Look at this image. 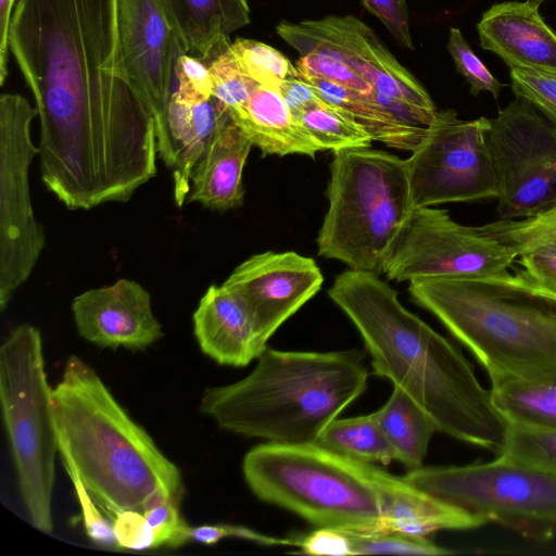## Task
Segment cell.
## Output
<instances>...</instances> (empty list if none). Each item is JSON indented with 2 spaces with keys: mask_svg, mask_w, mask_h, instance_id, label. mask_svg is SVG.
I'll return each mask as SVG.
<instances>
[{
  "mask_svg": "<svg viewBox=\"0 0 556 556\" xmlns=\"http://www.w3.org/2000/svg\"><path fill=\"white\" fill-rule=\"evenodd\" d=\"M179 505L163 494L152 496L144 504L142 513L154 532L156 548L178 547L188 542L189 525L182 519Z\"/></svg>",
  "mask_w": 556,
  "mask_h": 556,
  "instance_id": "8d00e7d4",
  "label": "cell"
},
{
  "mask_svg": "<svg viewBox=\"0 0 556 556\" xmlns=\"http://www.w3.org/2000/svg\"><path fill=\"white\" fill-rule=\"evenodd\" d=\"M488 142L501 219L532 216L556 204V130L530 103L515 98L490 119Z\"/></svg>",
  "mask_w": 556,
  "mask_h": 556,
  "instance_id": "4fadbf2b",
  "label": "cell"
},
{
  "mask_svg": "<svg viewBox=\"0 0 556 556\" xmlns=\"http://www.w3.org/2000/svg\"><path fill=\"white\" fill-rule=\"evenodd\" d=\"M346 532L352 556L376 554L446 555L453 553L434 544L426 535L394 530Z\"/></svg>",
  "mask_w": 556,
  "mask_h": 556,
  "instance_id": "d6a6232c",
  "label": "cell"
},
{
  "mask_svg": "<svg viewBox=\"0 0 556 556\" xmlns=\"http://www.w3.org/2000/svg\"><path fill=\"white\" fill-rule=\"evenodd\" d=\"M362 4L383 23L400 46L414 49L406 0H362Z\"/></svg>",
  "mask_w": 556,
  "mask_h": 556,
  "instance_id": "7bdbcfd3",
  "label": "cell"
},
{
  "mask_svg": "<svg viewBox=\"0 0 556 556\" xmlns=\"http://www.w3.org/2000/svg\"><path fill=\"white\" fill-rule=\"evenodd\" d=\"M413 301L433 314L489 377L556 370V291L523 270L409 281Z\"/></svg>",
  "mask_w": 556,
  "mask_h": 556,
  "instance_id": "5b68a950",
  "label": "cell"
},
{
  "mask_svg": "<svg viewBox=\"0 0 556 556\" xmlns=\"http://www.w3.org/2000/svg\"><path fill=\"white\" fill-rule=\"evenodd\" d=\"M530 1L531 3L535 4V5H540L542 2H544L545 0H528Z\"/></svg>",
  "mask_w": 556,
  "mask_h": 556,
  "instance_id": "c3c4849f",
  "label": "cell"
},
{
  "mask_svg": "<svg viewBox=\"0 0 556 556\" xmlns=\"http://www.w3.org/2000/svg\"><path fill=\"white\" fill-rule=\"evenodd\" d=\"M228 111L214 98L188 101L173 91L168 104L167 125L174 150V195L181 206L190 191L191 173L203 154L217 126Z\"/></svg>",
  "mask_w": 556,
  "mask_h": 556,
  "instance_id": "603a6c76",
  "label": "cell"
},
{
  "mask_svg": "<svg viewBox=\"0 0 556 556\" xmlns=\"http://www.w3.org/2000/svg\"><path fill=\"white\" fill-rule=\"evenodd\" d=\"M477 230L514 249L518 256L542 245L556 247V204L532 216L498 219Z\"/></svg>",
  "mask_w": 556,
  "mask_h": 556,
  "instance_id": "f546056e",
  "label": "cell"
},
{
  "mask_svg": "<svg viewBox=\"0 0 556 556\" xmlns=\"http://www.w3.org/2000/svg\"><path fill=\"white\" fill-rule=\"evenodd\" d=\"M293 540L294 546L299 547L302 554L352 556L349 534L344 530L317 528Z\"/></svg>",
  "mask_w": 556,
  "mask_h": 556,
  "instance_id": "ee69618b",
  "label": "cell"
},
{
  "mask_svg": "<svg viewBox=\"0 0 556 556\" xmlns=\"http://www.w3.org/2000/svg\"><path fill=\"white\" fill-rule=\"evenodd\" d=\"M193 331L201 351L220 365L244 367L267 348L247 302L223 285L201 298Z\"/></svg>",
  "mask_w": 556,
  "mask_h": 556,
  "instance_id": "ac0fdd59",
  "label": "cell"
},
{
  "mask_svg": "<svg viewBox=\"0 0 556 556\" xmlns=\"http://www.w3.org/2000/svg\"><path fill=\"white\" fill-rule=\"evenodd\" d=\"M383 529L417 535L441 530H467L484 520L447 505L399 478L386 473L382 484Z\"/></svg>",
  "mask_w": 556,
  "mask_h": 556,
  "instance_id": "cb8c5ba5",
  "label": "cell"
},
{
  "mask_svg": "<svg viewBox=\"0 0 556 556\" xmlns=\"http://www.w3.org/2000/svg\"><path fill=\"white\" fill-rule=\"evenodd\" d=\"M489 128L486 117L464 121L454 110L437 112L422 140L405 160L412 210L497 199Z\"/></svg>",
  "mask_w": 556,
  "mask_h": 556,
  "instance_id": "30bf717a",
  "label": "cell"
},
{
  "mask_svg": "<svg viewBox=\"0 0 556 556\" xmlns=\"http://www.w3.org/2000/svg\"><path fill=\"white\" fill-rule=\"evenodd\" d=\"M518 253L476 227L455 222L446 210H410L386 261L389 280L483 277L506 273Z\"/></svg>",
  "mask_w": 556,
  "mask_h": 556,
  "instance_id": "7c38bea8",
  "label": "cell"
},
{
  "mask_svg": "<svg viewBox=\"0 0 556 556\" xmlns=\"http://www.w3.org/2000/svg\"><path fill=\"white\" fill-rule=\"evenodd\" d=\"M519 256L527 276L539 285L556 291V247H538Z\"/></svg>",
  "mask_w": 556,
  "mask_h": 556,
  "instance_id": "f6af8a7d",
  "label": "cell"
},
{
  "mask_svg": "<svg viewBox=\"0 0 556 556\" xmlns=\"http://www.w3.org/2000/svg\"><path fill=\"white\" fill-rule=\"evenodd\" d=\"M374 414L395 451L396 460L409 470L421 467L431 437L438 431L429 415L397 387Z\"/></svg>",
  "mask_w": 556,
  "mask_h": 556,
  "instance_id": "4316f807",
  "label": "cell"
},
{
  "mask_svg": "<svg viewBox=\"0 0 556 556\" xmlns=\"http://www.w3.org/2000/svg\"><path fill=\"white\" fill-rule=\"evenodd\" d=\"M530 1L493 4L477 25L481 47L510 68L556 73V34Z\"/></svg>",
  "mask_w": 556,
  "mask_h": 556,
  "instance_id": "d6986e66",
  "label": "cell"
},
{
  "mask_svg": "<svg viewBox=\"0 0 556 556\" xmlns=\"http://www.w3.org/2000/svg\"><path fill=\"white\" fill-rule=\"evenodd\" d=\"M299 77H312L342 85L364 94L375 97L374 86L345 62L320 52H308L295 63Z\"/></svg>",
  "mask_w": 556,
  "mask_h": 556,
  "instance_id": "d590c367",
  "label": "cell"
},
{
  "mask_svg": "<svg viewBox=\"0 0 556 556\" xmlns=\"http://www.w3.org/2000/svg\"><path fill=\"white\" fill-rule=\"evenodd\" d=\"M206 63L212 76L213 97L228 112L241 106L257 83L241 70L230 46Z\"/></svg>",
  "mask_w": 556,
  "mask_h": 556,
  "instance_id": "836d02e7",
  "label": "cell"
},
{
  "mask_svg": "<svg viewBox=\"0 0 556 556\" xmlns=\"http://www.w3.org/2000/svg\"><path fill=\"white\" fill-rule=\"evenodd\" d=\"M117 25L127 78L155 122L159 155L172 168L167 113L175 65L185 51L159 0H117Z\"/></svg>",
  "mask_w": 556,
  "mask_h": 556,
  "instance_id": "9a60e30c",
  "label": "cell"
},
{
  "mask_svg": "<svg viewBox=\"0 0 556 556\" xmlns=\"http://www.w3.org/2000/svg\"><path fill=\"white\" fill-rule=\"evenodd\" d=\"M368 376L357 351L266 348L247 377L206 389L200 412L233 433L278 444H316L365 391Z\"/></svg>",
  "mask_w": 556,
  "mask_h": 556,
  "instance_id": "277c9868",
  "label": "cell"
},
{
  "mask_svg": "<svg viewBox=\"0 0 556 556\" xmlns=\"http://www.w3.org/2000/svg\"><path fill=\"white\" fill-rule=\"evenodd\" d=\"M516 98L530 103L556 130V73L510 68Z\"/></svg>",
  "mask_w": 556,
  "mask_h": 556,
  "instance_id": "e575fe53",
  "label": "cell"
},
{
  "mask_svg": "<svg viewBox=\"0 0 556 556\" xmlns=\"http://www.w3.org/2000/svg\"><path fill=\"white\" fill-rule=\"evenodd\" d=\"M119 548L146 551L156 548L155 535L143 513L126 509L111 517Z\"/></svg>",
  "mask_w": 556,
  "mask_h": 556,
  "instance_id": "60d3db41",
  "label": "cell"
},
{
  "mask_svg": "<svg viewBox=\"0 0 556 556\" xmlns=\"http://www.w3.org/2000/svg\"><path fill=\"white\" fill-rule=\"evenodd\" d=\"M176 91L188 101H206L212 94V76L208 64L197 56L184 53L175 65Z\"/></svg>",
  "mask_w": 556,
  "mask_h": 556,
  "instance_id": "ab89813d",
  "label": "cell"
},
{
  "mask_svg": "<svg viewBox=\"0 0 556 556\" xmlns=\"http://www.w3.org/2000/svg\"><path fill=\"white\" fill-rule=\"evenodd\" d=\"M230 50L241 70L260 85L279 87L292 77H299L296 67L277 49L267 43L237 38Z\"/></svg>",
  "mask_w": 556,
  "mask_h": 556,
  "instance_id": "4dcf8cb0",
  "label": "cell"
},
{
  "mask_svg": "<svg viewBox=\"0 0 556 556\" xmlns=\"http://www.w3.org/2000/svg\"><path fill=\"white\" fill-rule=\"evenodd\" d=\"M490 380L493 404L508 424L556 429V370Z\"/></svg>",
  "mask_w": 556,
  "mask_h": 556,
  "instance_id": "484cf974",
  "label": "cell"
},
{
  "mask_svg": "<svg viewBox=\"0 0 556 556\" xmlns=\"http://www.w3.org/2000/svg\"><path fill=\"white\" fill-rule=\"evenodd\" d=\"M59 453L111 519L126 509L142 511L163 494L184 496L179 468L124 410L97 371L71 355L53 388Z\"/></svg>",
  "mask_w": 556,
  "mask_h": 556,
  "instance_id": "3957f363",
  "label": "cell"
},
{
  "mask_svg": "<svg viewBox=\"0 0 556 556\" xmlns=\"http://www.w3.org/2000/svg\"><path fill=\"white\" fill-rule=\"evenodd\" d=\"M324 276L312 257L293 251L254 254L235 268L223 283L251 308L263 340L321 288Z\"/></svg>",
  "mask_w": 556,
  "mask_h": 556,
  "instance_id": "2e32d148",
  "label": "cell"
},
{
  "mask_svg": "<svg viewBox=\"0 0 556 556\" xmlns=\"http://www.w3.org/2000/svg\"><path fill=\"white\" fill-rule=\"evenodd\" d=\"M244 480L262 501L288 509L317 528L351 532L383 529L387 471L318 444L267 442L250 450Z\"/></svg>",
  "mask_w": 556,
  "mask_h": 556,
  "instance_id": "8992f818",
  "label": "cell"
},
{
  "mask_svg": "<svg viewBox=\"0 0 556 556\" xmlns=\"http://www.w3.org/2000/svg\"><path fill=\"white\" fill-rule=\"evenodd\" d=\"M252 147L228 114L191 173L187 201L217 211L240 206L244 195L242 173Z\"/></svg>",
  "mask_w": 556,
  "mask_h": 556,
  "instance_id": "ffe728a7",
  "label": "cell"
},
{
  "mask_svg": "<svg viewBox=\"0 0 556 556\" xmlns=\"http://www.w3.org/2000/svg\"><path fill=\"white\" fill-rule=\"evenodd\" d=\"M498 455L556 475V429L507 422L504 445Z\"/></svg>",
  "mask_w": 556,
  "mask_h": 556,
  "instance_id": "1f68e13d",
  "label": "cell"
},
{
  "mask_svg": "<svg viewBox=\"0 0 556 556\" xmlns=\"http://www.w3.org/2000/svg\"><path fill=\"white\" fill-rule=\"evenodd\" d=\"M72 312L79 336L100 348L139 351L164 336L149 292L134 280L83 292L73 300Z\"/></svg>",
  "mask_w": 556,
  "mask_h": 556,
  "instance_id": "e0dca14e",
  "label": "cell"
},
{
  "mask_svg": "<svg viewBox=\"0 0 556 556\" xmlns=\"http://www.w3.org/2000/svg\"><path fill=\"white\" fill-rule=\"evenodd\" d=\"M9 50L36 102L42 181L67 208L126 202L155 176V122L123 65L117 0H16Z\"/></svg>",
  "mask_w": 556,
  "mask_h": 556,
  "instance_id": "6da1fadb",
  "label": "cell"
},
{
  "mask_svg": "<svg viewBox=\"0 0 556 556\" xmlns=\"http://www.w3.org/2000/svg\"><path fill=\"white\" fill-rule=\"evenodd\" d=\"M185 53L211 61L250 23L247 0H159Z\"/></svg>",
  "mask_w": 556,
  "mask_h": 556,
  "instance_id": "7402d4cb",
  "label": "cell"
},
{
  "mask_svg": "<svg viewBox=\"0 0 556 556\" xmlns=\"http://www.w3.org/2000/svg\"><path fill=\"white\" fill-rule=\"evenodd\" d=\"M330 299L351 319L375 372L409 395L438 431L498 455L507 421L463 352L407 311L379 274L349 268Z\"/></svg>",
  "mask_w": 556,
  "mask_h": 556,
  "instance_id": "7a4b0ae2",
  "label": "cell"
},
{
  "mask_svg": "<svg viewBox=\"0 0 556 556\" xmlns=\"http://www.w3.org/2000/svg\"><path fill=\"white\" fill-rule=\"evenodd\" d=\"M226 538H238L255 542L263 545H292L293 538H277L267 535L242 526L233 525H203L199 527H188L187 540L203 544H215Z\"/></svg>",
  "mask_w": 556,
  "mask_h": 556,
  "instance_id": "b9f144b4",
  "label": "cell"
},
{
  "mask_svg": "<svg viewBox=\"0 0 556 556\" xmlns=\"http://www.w3.org/2000/svg\"><path fill=\"white\" fill-rule=\"evenodd\" d=\"M228 113L263 155L302 154L315 159L324 151L288 108L278 87L256 84L249 99Z\"/></svg>",
  "mask_w": 556,
  "mask_h": 556,
  "instance_id": "44dd1931",
  "label": "cell"
},
{
  "mask_svg": "<svg viewBox=\"0 0 556 556\" xmlns=\"http://www.w3.org/2000/svg\"><path fill=\"white\" fill-rule=\"evenodd\" d=\"M0 401L22 501L33 526L53 531L51 498L59 452L53 389L40 331L21 324L0 348Z\"/></svg>",
  "mask_w": 556,
  "mask_h": 556,
  "instance_id": "ba28073f",
  "label": "cell"
},
{
  "mask_svg": "<svg viewBox=\"0 0 556 556\" xmlns=\"http://www.w3.org/2000/svg\"><path fill=\"white\" fill-rule=\"evenodd\" d=\"M276 33L300 55L320 52L345 62L374 86L376 100L401 102L429 124L433 121L438 110L429 93L357 17L329 15L299 23L281 21Z\"/></svg>",
  "mask_w": 556,
  "mask_h": 556,
  "instance_id": "5bb4252c",
  "label": "cell"
},
{
  "mask_svg": "<svg viewBox=\"0 0 556 556\" xmlns=\"http://www.w3.org/2000/svg\"><path fill=\"white\" fill-rule=\"evenodd\" d=\"M16 0H0V85L8 77L9 29Z\"/></svg>",
  "mask_w": 556,
  "mask_h": 556,
  "instance_id": "7dc6e473",
  "label": "cell"
},
{
  "mask_svg": "<svg viewBox=\"0 0 556 556\" xmlns=\"http://www.w3.org/2000/svg\"><path fill=\"white\" fill-rule=\"evenodd\" d=\"M299 78L309 84L323 100L351 115L374 140L391 148L414 151L425 136L426 127L401 121L375 97L323 79Z\"/></svg>",
  "mask_w": 556,
  "mask_h": 556,
  "instance_id": "d4e9b609",
  "label": "cell"
},
{
  "mask_svg": "<svg viewBox=\"0 0 556 556\" xmlns=\"http://www.w3.org/2000/svg\"><path fill=\"white\" fill-rule=\"evenodd\" d=\"M316 444L361 463L388 465L396 460L395 451L374 413L334 419Z\"/></svg>",
  "mask_w": 556,
  "mask_h": 556,
  "instance_id": "83f0119b",
  "label": "cell"
},
{
  "mask_svg": "<svg viewBox=\"0 0 556 556\" xmlns=\"http://www.w3.org/2000/svg\"><path fill=\"white\" fill-rule=\"evenodd\" d=\"M327 198L318 255L382 274L412 210L405 160L370 147L333 151Z\"/></svg>",
  "mask_w": 556,
  "mask_h": 556,
  "instance_id": "52a82bcc",
  "label": "cell"
},
{
  "mask_svg": "<svg viewBox=\"0 0 556 556\" xmlns=\"http://www.w3.org/2000/svg\"><path fill=\"white\" fill-rule=\"evenodd\" d=\"M65 470L71 478L78 498L85 531L97 545L109 548H119L113 531L112 520L103 515V509L86 490L78 475L70 467Z\"/></svg>",
  "mask_w": 556,
  "mask_h": 556,
  "instance_id": "f35d334b",
  "label": "cell"
},
{
  "mask_svg": "<svg viewBox=\"0 0 556 556\" xmlns=\"http://www.w3.org/2000/svg\"><path fill=\"white\" fill-rule=\"evenodd\" d=\"M448 52L454 61L456 71L460 73L470 85L473 96L481 91H489L495 98L504 87L475 54L458 28L452 27L447 41Z\"/></svg>",
  "mask_w": 556,
  "mask_h": 556,
  "instance_id": "74e56055",
  "label": "cell"
},
{
  "mask_svg": "<svg viewBox=\"0 0 556 556\" xmlns=\"http://www.w3.org/2000/svg\"><path fill=\"white\" fill-rule=\"evenodd\" d=\"M278 89L294 115H298L321 99L309 84L299 77L283 80Z\"/></svg>",
  "mask_w": 556,
  "mask_h": 556,
  "instance_id": "bcb514c9",
  "label": "cell"
},
{
  "mask_svg": "<svg viewBox=\"0 0 556 556\" xmlns=\"http://www.w3.org/2000/svg\"><path fill=\"white\" fill-rule=\"evenodd\" d=\"M295 117L324 151L370 147L374 141L370 134L351 115L323 99Z\"/></svg>",
  "mask_w": 556,
  "mask_h": 556,
  "instance_id": "f1b7e54d",
  "label": "cell"
},
{
  "mask_svg": "<svg viewBox=\"0 0 556 556\" xmlns=\"http://www.w3.org/2000/svg\"><path fill=\"white\" fill-rule=\"evenodd\" d=\"M36 106L17 93L0 97V308L30 276L45 247L31 206L28 170L39 153L30 135Z\"/></svg>",
  "mask_w": 556,
  "mask_h": 556,
  "instance_id": "8fae6325",
  "label": "cell"
},
{
  "mask_svg": "<svg viewBox=\"0 0 556 556\" xmlns=\"http://www.w3.org/2000/svg\"><path fill=\"white\" fill-rule=\"evenodd\" d=\"M403 479L486 522L547 541L556 536V475L497 455L463 466L418 467Z\"/></svg>",
  "mask_w": 556,
  "mask_h": 556,
  "instance_id": "9c48e42d",
  "label": "cell"
}]
</instances>
